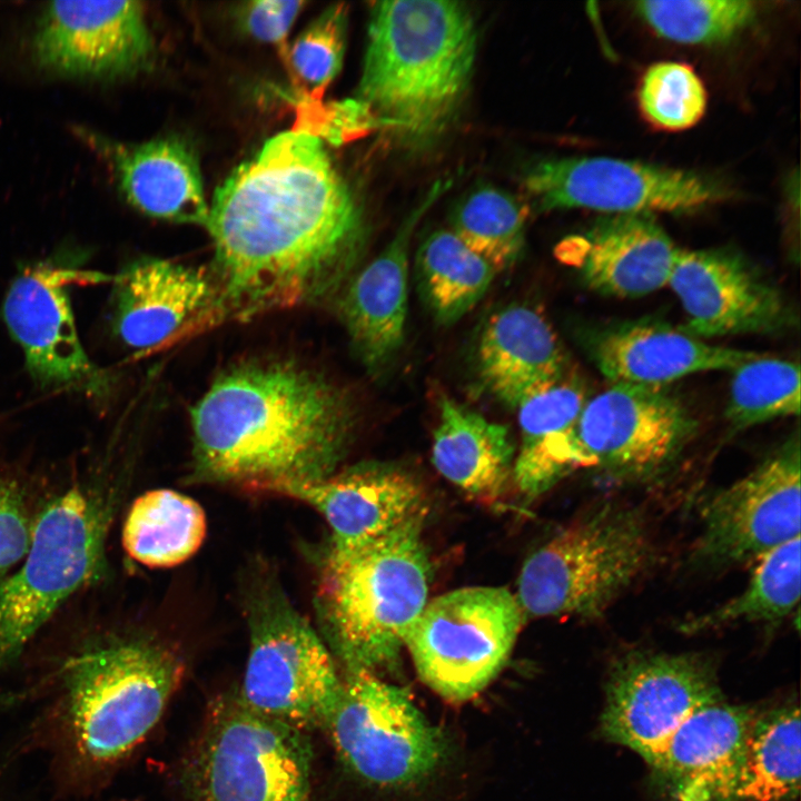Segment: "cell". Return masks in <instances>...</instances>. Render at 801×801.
<instances>
[{
	"instance_id": "obj_10",
	"label": "cell",
	"mask_w": 801,
	"mask_h": 801,
	"mask_svg": "<svg viewBox=\"0 0 801 801\" xmlns=\"http://www.w3.org/2000/svg\"><path fill=\"white\" fill-rule=\"evenodd\" d=\"M524 619L516 597L504 587L458 589L426 603L405 646L425 684L463 702L505 665Z\"/></svg>"
},
{
	"instance_id": "obj_4",
	"label": "cell",
	"mask_w": 801,
	"mask_h": 801,
	"mask_svg": "<svg viewBox=\"0 0 801 801\" xmlns=\"http://www.w3.org/2000/svg\"><path fill=\"white\" fill-rule=\"evenodd\" d=\"M184 665L159 642L113 636L91 643L62 665L57 716L71 774L98 780L159 721Z\"/></svg>"
},
{
	"instance_id": "obj_16",
	"label": "cell",
	"mask_w": 801,
	"mask_h": 801,
	"mask_svg": "<svg viewBox=\"0 0 801 801\" xmlns=\"http://www.w3.org/2000/svg\"><path fill=\"white\" fill-rule=\"evenodd\" d=\"M112 279L97 271L41 263L26 268L12 280L2 315L38 386L79 392L93 398L109 394L110 375L90 359L81 344L69 287Z\"/></svg>"
},
{
	"instance_id": "obj_21",
	"label": "cell",
	"mask_w": 801,
	"mask_h": 801,
	"mask_svg": "<svg viewBox=\"0 0 801 801\" xmlns=\"http://www.w3.org/2000/svg\"><path fill=\"white\" fill-rule=\"evenodd\" d=\"M113 329L135 350L158 347L220 316L218 288L206 270L142 258L112 279Z\"/></svg>"
},
{
	"instance_id": "obj_1",
	"label": "cell",
	"mask_w": 801,
	"mask_h": 801,
	"mask_svg": "<svg viewBox=\"0 0 801 801\" xmlns=\"http://www.w3.org/2000/svg\"><path fill=\"white\" fill-rule=\"evenodd\" d=\"M219 314L317 303L353 275L366 228L324 141L300 129L269 138L216 189L205 224Z\"/></svg>"
},
{
	"instance_id": "obj_15",
	"label": "cell",
	"mask_w": 801,
	"mask_h": 801,
	"mask_svg": "<svg viewBox=\"0 0 801 801\" xmlns=\"http://www.w3.org/2000/svg\"><path fill=\"white\" fill-rule=\"evenodd\" d=\"M523 187L538 210L610 215L683 214L726 196L721 184L695 171L599 156L537 162L525 172Z\"/></svg>"
},
{
	"instance_id": "obj_3",
	"label": "cell",
	"mask_w": 801,
	"mask_h": 801,
	"mask_svg": "<svg viewBox=\"0 0 801 801\" xmlns=\"http://www.w3.org/2000/svg\"><path fill=\"white\" fill-rule=\"evenodd\" d=\"M476 55L477 29L465 3L375 2L357 100L402 146L428 147L459 111Z\"/></svg>"
},
{
	"instance_id": "obj_33",
	"label": "cell",
	"mask_w": 801,
	"mask_h": 801,
	"mask_svg": "<svg viewBox=\"0 0 801 801\" xmlns=\"http://www.w3.org/2000/svg\"><path fill=\"white\" fill-rule=\"evenodd\" d=\"M732 374L725 418L734 431L800 414L798 363L759 354Z\"/></svg>"
},
{
	"instance_id": "obj_5",
	"label": "cell",
	"mask_w": 801,
	"mask_h": 801,
	"mask_svg": "<svg viewBox=\"0 0 801 801\" xmlns=\"http://www.w3.org/2000/svg\"><path fill=\"white\" fill-rule=\"evenodd\" d=\"M425 517L423 511L355 550L328 548L316 606L327 646L346 670L375 672L397 663L427 603L431 567L422 536Z\"/></svg>"
},
{
	"instance_id": "obj_8",
	"label": "cell",
	"mask_w": 801,
	"mask_h": 801,
	"mask_svg": "<svg viewBox=\"0 0 801 801\" xmlns=\"http://www.w3.org/2000/svg\"><path fill=\"white\" fill-rule=\"evenodd\" d=\"M108 517L101 498L79 485L42 510L22 565L0 581V670L69 596L99 576Z\"/></svg>"
},
{
	"instance_id": "obj_19",
	"label": "cell",
	"mask_w": 801,
	"mask_h": 801,
	"mask_svg": "<svg viewBox=\"0 0 801 801\" xmlns=\"http://www.w3.org/2000/svg\"><path fill=\"white\" fill-rule=\"evenodd\" d=\"M275 494L316 510L330 528L328 548L333 551L362 547L426 511L423 488L414 475L382 462L353 465L320 481L283 487Z\"/></svg>"
},
{
	"instance_id": "obj_23",
	"label": "cell",
	"mask_w": 801,
	"mask_h": 801,
	"mask_svg": "<svg viewBox=\"0 0 801 801\" xmlns=\"http://www.w3.org/2000/svg\"><path fill=\"white\" fill-rule=\"evenodd\" d=\"M587 353L612 384L663 387L681 377L733 370L759 353L712 345L682 327L639 319L589 330Z\"/></svg>"
},
{
	"instance_id": "obj_22",
	"label": "cell",
	"mask_w": 801,
	"mask_h": 801,
	"mask_svg": "<svg viewBox=\"0 0 801 801\" xmlns=\"http://www.w3.org/2000/svg\"><path fill=\"white\" fill-rule=\"evenodd\" d=\"M592 290L637 298L669 284L680 253L665 230L644 214L609 215L556 249Z\"/></svg>"
},
{
	"instance_id": "obj_26",
	"label": "cell",
	"mask_w": 801,
	"mask_h": 801,
	"mask_svg": "<svg viewBox=\"0 0 801 801\" xmlns=\"http://www.w3.org/2000/svg\"><path fill=\"white\" fill-rule=\"evenodd\" d=\"M112 162L127 200L141 212L205 226L209 205L195 152L176 138L113 149Z\"/></svg>"
},
{
	"instance_id": "obj_27",
	"label": "cell",
	"mask_w": 801,
	"mask_h": 801,
	"mask_svg": "<svg viewBox=\"0 0 801 801\" xmlns=\"http://www.w3.org/2000/svg\"><path fill=\"white\" fill-rule=\"evenodd\" d=\"M514 452L506 425L451 397L439 399L432 461L463 492L481 501H496L513 473Z\"/></svg>"
},
{
	"instance_id": "obj_24",
	"label": "cell",
	"mask_w": 801,
	"mask_h": 801,
	"mask_svg": "<svg viewBox=\"0 0 801 801\" xmlns=\"http://www.w3.org/2000/svg\"><path fill=\"white\" fill-rule=\"evenodd\" d=\"M753 710L723 699L699 709L676 729L650 764L671 801H738Z\"/></svg>"
},
{
	"instance_id": "obj_31",
	"label": "cell",
	"mask_w": 801,
	"mask_h": 801,
	"mask_svg": "<svg viewBox=\"0 0 801 801\" xmlns=\"http://www.w3.org/2000/svg\"><path fill=\"white\" fill-rule=\"evenodd\" d=\"M800 536L765 553L745 589L736 596L679 624L686 634L710 632L735 623H778L798 606L801 590Z\"/></svg>"
},
{
	"instance_id": "obj_39",
	"label": "cell",
	"mask_w": 801,
	"mask_h": 801,
	"mask_svg": "<svg viewBox=\"0 0 801 801\" xmlns=\"http://www.w3.org/2000/svg\"><path fill=\"white\" fill-rule=\"evenodd\" d=\"M304 1L255 0L239 8L243 29L253 38L267 43H281L300 13Z\"/></svg>"
},
{
	"instance_id": "obj_38",
	"label": "cell",
	"mask_w": 801,
	"mask_h": 801,
	"mask_svg": "<svg viewBox=\"0 0 801 801\" xmlns=\"http://www.w3.org/2000/svg\"><path fill=\"white\" fill-rule=\"evenodd\" d=\"M32 524L16 482L0 476V581L26 556Z\"/></svg>"
},
{
	"instance_id": "obj_9",
	"label": "cell",
	"mask_w": 801,
	"mask_h": 801,
	"mask_svg": "<svg viewBox=\"0 0 801 801\" xmlns=\"http://www.w3.org/2000/svg\"><path fill=\"white\" fill-rule=\"evenodd\" d=\"M696 428L685 405L664 387L612 384L586 400L561 437L555 478L590 467L623 482L654 479L676 462Z\"/></svg>"
},
{
	"instance_id": "obj_35",
	"label": "cell",
	"mask_w": 801,
	"mask_h": 801,
	"mask_svg": "<svg viewBox=\"0 0 801 801\" xmlns=\"http://www.w3.org/2000/svg\"><path fill=\"white\" fill-rule=\"evenodd\" d=\"M637 101L643 117L665 131H680L703 117L708 96L705 87L686 63L662 61L651 65L642 75Z\"/></svg>"
},
{
	"instance_id": "obj_17",
	"label": "cell",
	"mask_w": 801,
	"mask_h": 801,
	"mask_svg": "<svg viewBox=\"0 0 801 801\" xmlns=\"http://www.w3.org/2000/svg\"><path fill=\"white\" fill-rule=\"evenodd\" d=\"M668 285L685 313L682 328L701 339L777 334L797 324L780 289L731 249H680Z\"/></svg>"
},
{
	"instance_id": "obj_12",
	"label": "cell",
	"mask_w": 801,
	"mask_h": 801,
	"mask_svg": "<svg viewBox=\"0 0 801 801\" xmlns=\"http://www.w3.org/2000/svg\"><path fill=\"white\" fill-rule=\"evenodd\" d=\"M312 758L303 731L222 700L196 760V801H308Z\"/></svg>"
},
{
	"instance_id": "obj_36",
	"label": "cell",
	"mask_w": 801,
	"mask_h": 801,
	"mask_svg": "<svg viewBox=\"0 0 801 801\" xmlns=\"http://www.w3.org/2000/svg\"><path fill=\"white\" fill-rule=\"evenodd\" d=\"M586 400L582 383L570 372L528 394L516 407L521 443L515 458L534 454L572 428Z\"/></svg>"
},
{
	"instance_id": "obj_32",
	"label": "cell",
	"mask_w": 801,
	"mask_h": 801,
	"mask_svg": "<svg viewBox=\"0 0 801 801\" xmlns=\"http://www.w3.org/2000/svg\"><path fill=\"white\" fill-rule=\"evenodd\" d=\"M527 212L510 192L490 185L469 190L451 212L452 233L497 271L523 251Z\"/></svg>"
},
{
	"instance_id": "obj_2",
	"label": "cell",
	"mask_w": 801,
	"mask_h": 801,
	"mask_svg": "<svg viewBox=\"0 0 801 801\" xmlns=\"http://www.w3.org/2000/svg\"><path fill=\"white\" fill-rule=\"evenodd\" d=\"M197 481L276 493L337 472L355 412L347 394L285 359L220 374L191 409Z\"/></svg>"
},
{
	"instance_id": "obj_20",
	"label": "cell",
	"mask_w": 801,
	"mask_h": 801,
	"mask_svg": "<svg viewBox=\"0 0 801 801\" xmlns=\"http://www.w3.org/2000/svg\"><path fill=\"white\" fill-rule=\"evenodd\" d=\"M449 184L437 180L411 210L386 247L353 275L338 313L357 357L372 372L399 352L408 310V253L414 231Z\"/></svg>"
},
{
	"instance_id": "obj_18",
	"label": "cell",
	"mask_w": 801,
	"mask_h": 801,
	"mask_svg": "<svg viewBox=\"0 0 801 801\" xmlns=\"http://www.w3.org/2000/svg\"><path fill=\"white\" fill-rule=\"evenodd\" d=\"M32 47L42 68L72 77L132 76L155 55L142 3L127 0L50 2Z\"/></svg>"
},
{
	"instance_id": "obj_6",
	"label": "cell",
	"mask_w": 801,
	"mask_h": 801,
	"mask_svg": "<svg viewBox=\"0 0 801 801\" xmlns=\"http://www.w3.org/2000/svg\"><path fill=\"white\" fill-rule=\"evenodd\" d=\"M655 560L640 508L604 501L528 556L515 597L524 617L597 619Z\"/></svg>"
},
{
	"instance_id": "obj_11",
	"label": "cell",
	"mask_w": 801,
	"mask_h": 801,
	"mask_svg": "<svg viewBox=\"0 0 801 801\" xmlns=\"http://www.w3.org/2000/svg\"><path fill=\"white\" fill-rule=\"evenodd\" d=\"M342 679L340 699L324 730L349 771L375 787L402 788L442 764L446 739L404 689L365 669H348Z\"/></svg>"
},
{
	"instance_id": "obj_34",
	"label": "cell",
	"mask_w": 801,
	"mask_h": 801,
	"mask_svg": "<svg viewBox=\"0 0 801 801\" xmlns=\"http://www.w3.org/2000/svg\"><path fill=\"white\" fill-rule=\"evenodd\" d=\"M635 10L660 37L689 44L729 40L756 14L749 0H646Z\"/></svg>"
},
{
	"instance_id": "obj_29",
	"label": "cell",
	"mask_w": 801,
	"mask_h": 801,
	"mask_svg": "<svg viewBox=\"0 0 801 801\" xmlns=\"http://www.w3.org/2000/svg\"><path fill=\"white\" fill-rule=\"evenodd\" d=\"M797 703L754 709L744 743L738 801H793L800 790Z\"/></svg>"
},
{
	"instance_id": "obj_30",
	"label": "cell",
	"mask_w": 801,
	"mask_h": 801,
	"mask_svg": "<svg viewBox=\"0 0 801 801\" xmlns=\"http://www.w3.org/2000/svg\"><path fill=\"white\" fill-rule=\"evenodd\" d=\"M415 278L422 301L436 323L453 325L485 296L498 273L454 233H431L415 255Z\"/></svg>"
},
{
	"instance_id": "obj_25",
	"label": "cell",
	"mask_w": 801,
	"mask_h": 801,
	"mask_svg": "<svg viewBox=\"0 0 801 801\" xmlns=\"http://www.w3.org/2000/svg\"><path fill=\"white\" fill-rule=\"evenodd\" d=\"M476 369L485 389L510 408L532 392L568 373V362L551 324L521 304L494 313L484 324Z\"/></svg>"
},
{
	"instance_id": "obj_28",
	"label": "cell",
	"mask_w": 801,
	"mask_h": 801,
	"mask_svg": "<svg viewBox=\"0 0 801 801\" xmlns=\"http://www.w3.org/2000/svg\"><path fill=\"white\" fill-rule=\"evenodd\" d=\"M206 532V514L197 501L170 488H157L134 501L121 541L136 562L149 568H169L192 557Z\"/></svg>"
},
{
	"instance_id": "obj_37",
	"label": "cell",
	"mask_w": 801,
	"mask_h": 801,
	"mask_svg": "<svg viewBox=\"0 0 801 801\" xmlns=\"http://www.w3.org/2000/svg\"><path fill=\"white\" fill-rule=\"evenodd\" d=\"M347 32V9L333 4L314 19L295 39L289 57L296 76L310 90H323L343 65Z\"/></svg>"
},
{
	"instance_id": "obj_13",
	"label": "cell",
	"mask_w": 801,
	"mask_h": 801,
	"mask_svg": "<svg viewBox=\"0 0 801 801\" xmlns=\"http://www.w3.org/2000/svg\"><path fill=\"white\" fill-rule=\"evenodd\" d=\"M723 699L710 656L632 649L609 668L601 731L650 765L690 715Z\"/></svg>"
},
{
	"instance_id": "obj_7",
	"label": "cell",
	"mask_w": 801,
	"mask_h": 801,
	"mask_svg": "<svg viewBox=\"0 0 801 801\" xmlns=\"http://www.w3.org/2000/svg\"><path fill=\"white\" fill-rule=\"evenodd\" d=\"M245 605L250 643L238 699L303 732L325 729L343 690L327 644L267 573L250 580Z\"/></svg>"
},
{
	"instance_id": "obj_14",
	"label": "cell",
	"mask_w": 801,
	"mask_h": 801,
	"mask_svg": "<svg viewBox=\"0 0 801 801\" xmlns=\"http://www.w3.org/2000/svg\"><path fill=\"white\" fill-rule=\"evenodd\" d=\"M800 457L797 431L750 473L705 500L689 554L693 568L738 566L800 536Z\"/></svg>"
}]
</instances>
